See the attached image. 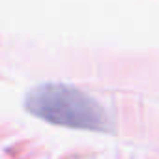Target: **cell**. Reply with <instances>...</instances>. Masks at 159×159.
<instances>
[{"instance_id":"cell-1","label":"cell","mask_w":159,"mask_h":159,"mask_svg":"<svg viewBox=\"0 0 159 159\" xmlns=\"http://www.w3.org/2000/svg\"><path fill=\"white\" fill-rule=\"evenodd\" d=\"M25 107L38 118L51 124L105 131L111 127L105 107L92 96L67 84H41L34 88L25 101Z\"/></svg>"}]
</instances>
